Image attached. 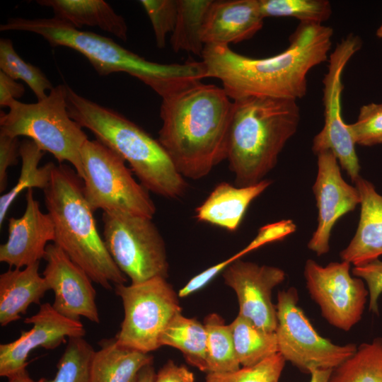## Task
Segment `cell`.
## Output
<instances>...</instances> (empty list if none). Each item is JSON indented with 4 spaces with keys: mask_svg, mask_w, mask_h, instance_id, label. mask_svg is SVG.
I'll return each mask as SVG.
<instances>
[{
    "mask_svg": "<svg viewBox=\"0 0 382 382\" xmlns=\"http://www.w3.org/2000/svg\"><path fill=\"white\" fill-rule=\"evenodd\" d=\"M264 18L293 17L301 23L322 24L332 14L328 0H260Z\"/></svg>",
    "mask_w": 382,
    "mask_h": 382,
    "instance_id": "32",
    "label": "cell"
},
{
    "mask_svg": "<svg viewBox=\"0 0 382 382\" xmlns=\"http://www.w3.org/2000/svg\"><path fill=\"white\" fill-rule=\"evenodd\" d=\"M7 378L8 382H46V379L44 378H42L38 381L33 379L30 376L26 369L16 372Z\"/></svg>",
    "mask_w": 382,
    "mask_h": 382,
    "instance_id": "43",
    "label": "cell"
},
{
    "mask_svg": "<svg viewBox=\"0 0 382 382\" xmlns=\"http://www.w3.org/2000/svg\"><path fill=\"white\" fill-rule=\"evenodd\" d=\"M272 183L264 179L245 187L228 183L217 184L195 210L197 220L234 231L238 228L250 204Z\"/></svg>",
    "mask_w": 382,
    "mask_h": 382,
    "instance_id": "21",
    "label": "cell"
},
{
    "mask_svg": "<svg viewBox=\"0 0 382 382\" xmlns=\"http://www.w3.org/2000/svg\"><path fill=\"white\" fill-rule=\"evenodd\" d=\"M354 183L360 195L359 221L354 237L340 256L354 267L382 255V195L361 176Z\"/></svg>",
    "mask_w": 382,
    "mask_h": 382,
    "instance_id": "20",
    "label": "cell"
},
{
    "mask_svg": "<svg viewBox=\"0 0 382 382\" xmlns=\"http://www.w3.org/2000/svg\"><path fill=\"white\" fill-rule=\"evenodd\" d=\"M42 276L54 293L52 307L61 315L75 320L83 317L100 323L96 291L87 274L56 244L49 243L44 257Z\"/></svg>",
    "mask_w": 382,
    "mask_h": 382,
    "instance_id": "16",
    "label": "cell"
},
{
    "mask_svg": "<svg viewBox=\"0 0 382 382\" xmlns=\"http://www.w3.org/2000/svg\"><path fill=\"white\" fill-rule=\"evenodd\" d=\"M207 332L204 323L178 312L160 337L161 346L179 349L188 364L207 372Z\"/></svg>",
    "mask_w": 382,
    "mask_h": 382,
    "instance_id": "25",
    "label": "cell"
},
{
    "mask_svg": "<svg viewBox=\"0 0 382 382\" xmlns=\"http://www.w3.org/2000/svg\"><path fill=\"white\" fill-rule=\"evenodd\" d=\"M151 219L124 212L103 213L105 247L131 283L168 275L165 243Z\"/></svg>",
    "mask_w": 382,
    "mask_h": 382,
    "instance_id": "9",
    "label": "cell"
},
{
    "mask_svg": "<svg viewBox=\"0 0 382 382\" xmlns=\"http://www.w3.org/2000/svg\"><path fill=\"white\" fill-rule=\"evenodd\" d=\"M66 103L70 117L127 162L149 192L170 199L184 195L187 183L158 139L118 112L80 96L68 86Z\"/></svg>",
    "mask_w": 382,
    "mask_h": 382,
    "instance_id": "4",
    "label": "cell"
},
{
    "mask_svg": "<svg viewBox=\"0 0 382 382\" xmlns=\"http://www.w3.org/2000/svg\"><path fill=\"white\" fill-rule=\"evenodd\" d=\"M94 351L90 382H136L141 369L151 364L153 357L119 345L115 338L103 339Z\"/></svg>",
    "mask_w": 382,
    "mask_h": 382,
    "instance_id": "23",
    "label": "cell"
},
{
    "mask_svg": "<svg viewBox=\"0 0 382 382\" xmlns=\"http://www.w3.org/2000/svg\"><path fill=\"white\" fill-rule=\"evenodd\" d=\"M94 351L83 337L69 338L58 361L55 376L46 382H90V366Z\"/></svg>",
    "mask_w": 382,
    "mask_h": 382,
    "instance_id": "33",
    "label": "cell"
},
{
    "mask_svg": "<svg viewBox=\"0 0 382 382\" xmlns=\"http://www.w3.org/2000/svg\"><path fill=\"white\" fill-rule=\"evenodd\" d=\"M204 325L207 332V373L222 374L239 369L231 330L221 316L211 313Z\"/></svg>",
    "mask_w": 382,
    "mask_h": 382,
    "instance_id": "29",
    "label": "cell"
},
{
    "mask_svg": "<svg viewBox=\"0 0 382 382\" xmlns=\"http://www.w3.org/2000/svg\"><path fill=\"white\" fill-rule=\"evenodd\" d=\"M232 113L233 101L213 84L162 99L158 140L185 178H204L227 159Z\"/></svg>",
    "mask_w": 382,
    "mask_h": 382,
    "instance_id": "2",
    "label": "cell"
},
{
    "mask_svg": "<svg viewBox=\"0 0 382 382\" xmlns=\"http://www.w3.org/2000/svg\"><path fill=\"white\" fill-rule=\"evenodd\" d=\"M333 369H314L310 372L309 382H328Z\"/></svg>",
    "mask_w": 382,
    "mask_h": 382,
    "instance_id": "44",
    "label": "cell"
},
{
    "mask_svg": "<svg viewBox=\"0 0 382 382\" xmlns=\"http://www.w3.org/2000/svg\"><path fill=\"white\" fill-rule=\"evenodd\" d=\"M154 382H195V376L185 366L168 361L156 374Z\"/></svg>",
    "mask_w": 382,
    "mask_h": 382,
    "instance_id": "41",
    "label": "cell"
},
{
    "mask_svg": "<svg viewBox=\"0 0 382 382\" xmlns=\"http://www.w3.org/2000/svg\"><path fill=\"white\" fill-rule=\"evenodd\" d=\"M260 0L212 1L205 16L204 45H227L253 37L263 26Z\"/></svg>",
    "mask_w": 382,
    "mask_h": 382,
    "instance_id": "19",
    "label": "cell"
},
{
    "mask_svg": "<svg viewBox=\"0 0 382 382\" xmlns=\"http://www.w3.org/2000/svg\"><path fill=\"white\" fill-rule=\"evenodd\" d=\"M67 85L54 87L47 96L35 103L13 100L7 113L1 111L0 133L12 137L24 136L44 152L48 151L61 164L69 162L84 178L81 151L88 137L69 115Z\"/></svg>",
    "mask_w": 382,
    "mask_h": 382,
    "instance_id": "7",
    "label": "cell"
},
{
    "mask_svg": "<svg viewBox=\"0 0 382 382\" xmlns=\"http://www.w3.org/2000/svg\"><path fill=\"white\" fill-rule=\"evenodd\" d=\"M40 262L9 269L0 275V325L4 327L21 318L32 303L40 304L49 290L39 273Z\"/></svg>",
    "mask_w": 382,
    "mask_h": 382,
    "instance_id": "22",
    "label": "cell"
},
{
    "mask_svg": "<svg viewBox=\"0 0 382 382\" xmlns=\"http://www.w3.org/2000/svg\"><path fill=\"white\" fill-rule=\"evenodd\" d=\"M33 327L23 331L14 341L0 345V376L8 378L26 369L27 359L33 349H54L66 338L84 337L86 330L80 320L59 313L50 303L40 305L37 313L24 320Z\"/></svg>",
    "mask_w": 382,
    "mask_h": 382,
    "instance_id": "17",
    "label": "cell"
},
{
    "mask_svg": "<svg viewBox=\"0 0 382 382\" xmlns=\"http://www.w3.org/2000/svg\"><path fill=\"white\" fill-rule=\"evenodd\" d=\"M361 47V40L350 33L338 42L328 59L323 80L324 125L313 138L312 150L317 155L332 151L352 182L359 175L360 165L355 143L342 117V74L348 62Z\"/></svg>",
    "mask_w": 382,
    "mask_h": 382,
    "instance_id": "12",
    "label": "cell"
},
{
    "mask_svg": "<svg viewBox=\"0 0 382 382\" xmlns=\"http://www.w3.org/2000/svg\"><path fill=\"white\" fill-rule=\"evenodd\" d=\"M81 155L83 192L93 211L153 218L156 208L149 191L134 178L131 168L117 154L96 139H88Z\"/></svg>",
    "mask_w": 382,
    "mask_h": 382,
    "instance_id": "8",
    "label": "cell"
},
{
    "mask_svg": "<svg viewBox=\"0 0 382 382\" xmlns=\"http://www.w3.org/2000/svg\"><path fill=\"white\" fill-rule=\"evenodd\" d=\"M47 213L55 230V241L68 257L92 282L110 290L125 284L127 277L118 268L100 236L83 192V183L75 170L54 166L48 187L43 190Z\"/></svg>",
    "mask_w": 382,
    "mask_h": 382,
    "instance_id": "6",
    "label": "cell"
},
{
    "mask_svg": "<svg viewBox=\"0 0 382 382\" xmlns=\"http://www.w3.org/2000/svg\"><path fill=\"white\" fill-rule=\"evenodd\" d=\"M286 360L277 353L260 363L227 373H207L205 382H279Z\"/></svg>",
    "mask_w": 382,
    "mask_h": 382,
    "instance_id": "34",
    "label": "cell"
},
{
    "mask_svg": "<svg viewBox=\"0 0 382 382\" xmlns=\"http://www.w3.org/2000/svg\"><path fill=\"white\" fill-rule=\"evenodd\" d=\"M212 0H178V13L170 34V45L175 52L185 51L202 57L204 45L202 29Z\"/></svg>",
    "mask_w": 382,
    "mask_h": 382,
    "instance_id": "28",
    "label": "cell"
},
{
    "mask_svg": "<svg viewBox=\"0 0 382 382\" xmlns=\"http://www.w3.org/2000/svg\"><path fill=\"white\" fill-rule=\"evenodd\" d=\"M155 376L156 373L151 364L141 369L136 382H154Z\"/></svg>",
    "mask_w": 382,
    "mask_h": 382,
    "instance_id": "45",
    "label": "cell"
},
{
    "mask_svg": "<svg viewBox=\"0 0 382 382\" xmlns=\"http://www.w3.org/2000/svg\"><path fill=\"white\" fill-rule=\"evenodd\" d=\"M0 30L40 35L53 47L64 46L83 54L99 75L125 72L149 86L162 99L175 96L207 78L202 61L169 64L153 62L121 47L111 38L80 30L54 17L12 18L0 25Z\"/></svg>",
    "mask_w": 382,
    "mask_h": 382,
    "instance_id": "3",
    "label": "cell"
},
{
    "mask_svg": "<svg viewBox=\"0 0 382 382\" xmlns=\"http://www.w3.org/2000/svg\"><path fill=\"white\" fill-rule=\"evenodd\" d=\"M333 30L323 24L301 23L289 46L266 58H251L227 45H206L202 54L207 78L219 79L233 100L265 96L296 100L307 93V75L328 59Z\"/></svg>",
    "mask_w": 382,
    "mask_h": 382,
    "instance_id": "1",
    "label": "cell"
},
{
    "mask_svg": "<svg viewBox=\"0 0 382 382\" xmlns=\"http://www.w3.org/2000/svg\"><path fill=\"white\" fill-rule=\"evenodd\" d=\"M238 256L234 254L228 259L217 263L192 277L178 293L179 297H186L202 289L217 274L223 272Z\"/></svg>",
    "mask_w": 382,
    "mask_h": 382,
    "instance_id": "40",
    "label": "cell"
},
{
    "mask_svg": "<svg viewBox=\"0 0 382 382\" xmlns=\"http://www.w3.org/2000/svg\"><path fill=\"white\" fill-rule=\"evenodd\" d=\"M25 88L3 71H0V106L8 107L13 100L23 96Z\"/></svg>",
    "mask_w": 382,
    "mask_h": 382,
    "instance_id": "42",
    "label": "cell"
},
{
    "mask_svg": "<svg viewBox=\"0 0 382 382\" xmlns=\"http://www.w3.org/2000/svg\"><path fill=\"white\" fill-rule=\"evenodd\" d=\"M296 100L249 96L233 100L227 160L236 186L264 180L300 122Z\"/></svg>",
    "mask_w": 382,
    "mask_h": 382,
    "instance_id": "5",
    "label": "cell"
},
{
    "mask_svg": "<svg viewBox=\"0 0 382 382\" xmlns=\"http://www.w3.org/2000/svg\"><path fill=\"white\" fill-rule=\"evenodd\" d=\"M25 201L23 214L8 219V239L0 245V262L14 268L25 267L44 259L48 242L55 241L51 216L41 211L33 189L27 190Z\"/></svg>",
    "mask_w": 382,
    "mask_h": 382,
    "instance_id": "18",
    "label": "cell"
},
{
    "mask_svg": "<svg viewBox=\"0 0 382 382\" xmlns=\"http://www.w3.org/2000/svg\"><path fill=\"white\" fill-rule=\"evenodd\" d=\"M328 382H382V338L361 344L332 371Z\"/></svg>",
    "mask_w": 382,
    "mask_h": 382,
    "instance_id": "30",
    "label": "cell"
},
{
    "mask_svg": "<svg viewBox=\"0 0 382 382\" xmlns=\"http://www.w3.org/2000/svg\"><path fill=\"white\" fill-rule=\"evenodd\" d=\"M350 265L342 260L322 266L308 259L303 270L308 293L323 317L344 331L351 330L361 319L369 296L364 280L351 275Z\"/></svg>",
    "mask_w": 382,
    "mask_h": 382,
    "instance_id": "13",
    "label": "cell"
},
{
    "mask_svg": "<svg viewBox=\"0 0 382 382\" xmlns=\"http://www.w3.org/2000/svg\"><path fill=\"white\" fill-rule=\"evenodd\" d=\"M286 277L283 270L236 259L224 271L226 285L236 293L238 315L267 332H275L277 324L276 305L272 303L274 288Z\"/></svg>",
    "mask_w": 382,
    "mask_h": 382,
    "instance_id": "14",
    "label": "cell"
},
{
    "mask_svg": "<svg viewBox=\"0 0 382 382\" xmlns=\"http://www.w3.org/2000/svg\"><path fill=\"white\" fill-rule=\"evenodd\" d=\"M295 230V225L290 220L281 221L262 227L257 236L243 250L236 253L241 258L248 253L262 245L282 240Z\"/></svg>",
    "mask_w": 382,
    "mask_h": 382,
    "instance_id": "38",
    "label": "cell"
},
{
    "mask_svg": "<svg viewBox=\"0 0 382 382\" xmlns=\"http://www.w3.org/2000/svg\"><path fill=\"white\" fill-rule=\"evenodd\" d=\"M229 325L242 367L255 365L279 352L275 332L260 329L239 315Z\"/></svg>",
    "mask_w": 382,
    "mask_h": 382,
    "instance_id": "27",
    "label": "cell"
},
{
    "mask_svg": "<svg viewBox=\"0 0 382 382\" xmlns=\"http://www.w3.org/2000/svg\"><path fill=\"white\" fill-rule=\"evenodd\" d=\"M115 294L122 300L125 316L115 338L122 346L144 353L161 347L162 332L181 311L178 295L162 277L139 283L116 284Z\"/></svg>",
    "mask_w": 382,
    "mask_h": 382,
    "instance_id": "10",
    "label": "cell"
},
{
    "mask_svg": "<svg viewBox=\"0 0 382 382\" xmlns=\"http://www.w3.org/2000/svg\"><path fill=\"white\" fill-rule=\"evenodd\" d=\"M296 289L280 291L276 304L278 351L301 371L334 369L357 351L354 344L339 345L320 336L298 305Z\"/></svg>",
    "mask_w": 382,
    "mask_h": 382,
    "instance_id": "11",
    "label": "cell"
},
{
    "mask_svg": "<svg viewBox=\"0 0 382 382\" xmlns=\"http://www.w3.org/2000/svg\"><path fill=\"white\" fill-rule=\"evenodd\" d=\"M352 272L354 277L366 282L369 296V309L378 315V299L382 294V261L377 259L362 265L354 266Z\"/></svg>",
    "mask_w": 382,
    "mask_h": 382,
    "instance_id": "37",
    "label": "cell"
},
{
    "mask_svg": "<svg viewBox=\"0 0 382 382\" xmlns=\"http://www.w3.org/2000/svg\"><path fill=\"white\" fill-rule=\"evenodd\" d=\"M37 3L51 8L54 18L75 28L98 27L120 40L127 39L125 18L103 0H37Z\"/></svg>",
    "mask_w": 382,
    "mask_h": 382,
    "instance_id": "24",
    "label": "cell"
},
{
    "mask_svg": "<svg viewBox=\"0 0 382 382\" xmlns=\"http://www.w3.org/2000/svg\"><path fill=\"white\" fill-rule=\"evenodd\" d=\"M0 69L14 80L23 81L33 91L37 101L45 99L47 91L54 87L52 83L37 66L25 62L16 52L10 39L0 40Z\"/></svg>",
    "mask_w": 382,
    "mask_h": 382,
    "instance_id": "31",
    "label": "cell"
},
{
    "mask_svg": "<svg viewBox=\"0 0 382 382\" xmlns=\"http://www.w3.org/2000/svg\"><path fill=\"white\" fill-rule=\"evenodd\" d=\"M154 30L158 48L166 45V38L172 33L177 18L178 0H141Z\"/></svg>",
    "mask_w": 382,
    "mask_h": 382,
    "instance_id": "36",
    "label": "cell"
},
{
    "mask_svg": "<svg viewBox=\"0 0 382 382\" xmlns=\"http://www.w3.org/2000/svg\"><path fill=\"white\" fill-rule=\"evenodd\" d=\"M43 155L44 151L32 140L24 139L20 143L19 156L22 161L21 173L16 185L9 192L0 197L1 226L11 205L21 192L33 187L45 190L50 185L55 164L49 162L40 167L39 163Z\"/></svg>",
    "mask_w": 382,
    "mask_h": 382,
    "instance_id": "26",
    "label": "cell"
},
{
    "mask_svg": "<svg viewBox=\"0 0 382 382\" xmlns=\"http://www.w3.org/2000/svg\"><path fill=\"white\" fill-rule=\"evenodd\" d=\"M317 157L318 172L313 191L318 210V226L308 248L320 256L330 250V234L335 223L360 204V195L355 186L343 179L332 151H322Z\"/></svg>",
    "mask_w": 382,
    "mask_h": 382,
    "instance_id": "15",
    "label": "cell"
},
{
    "mask_svg": "<svg viewBox=\"0 0 382 382\" xmlns=\"http://www.w3.org/2000/svg\"><path fill=\"white\" fill-rule=\"evenodd\" d=\"M376 35L378 37L382 38V23L376 31Z\"/></svg>",
    "mask_w": 382,
    "mask_h": 382,
    "instance_id": "46",
    "label": "cell"
},
{
    "mask_svg": "<svg viewBox=\"0 0 382 382\" xmlns=\"http://www.w3.org/2000/svg\"><path fill=\"white\" fill-rule=\"evenodd\" d=\"M347 125L355 144L370 146L382 144V103L362 105L357 121Z\"/></svg>",
    "mask_w": 382,
    "mask_h": 382,
    "instance_id": "35",
    "label": "cell"
},
{
    "mask_svg": "<svg viewBox=\"0 0 382 382\" xmlns=\"http://www.w3.org/2000/svg\"><path fill=\"white\" fill-rule=\"evenodd\" d=\"M18 138L0 133V192L5 190L8 183L7 170L17 164L19 156Z\"/></svg>",
    "mask_w": 382,
    "mask_h": 382,
    "instance_id": "39",
    "label": "cell"
}]
</instances>
